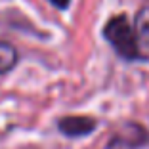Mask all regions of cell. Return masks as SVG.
I'll return each instance as SVG.
<instances>
[{
	"label": "cell",
	"instance_id": "obj_5",
	"mask_svg": "<svg viewBox=\"0 0 149 149\" xmlns=\"http://www.w3.org/2000/svg\"><path fill=\"white\" fill-rule=\"evenodd\" d=\"M134 33L141 44L149 46V6L141 8L134 17Z\"/></svg>",
	"mask_w": 149,
	"mask_h": 149
},
{
	"label": "cell",
	"instance_id": "obj_2",
	"mask_svg": "<svg viewBox=\"0 0 149 149\" xmlns=\"http://www.w3.org/2000/svg\"><path fill=\"white\" fill-rule=\"evenodd\" d=\"M149 141V132L143 124L128 120V123L118 124L113 130L109 138L107 149H136Z\"/></svg>",
	"mask_w": 149,
	"mask_h": 149
},
{
	"label": "cell",
	"instance_id": "obj_3",
	"mask_svg": "<svg viewBox=\"0 0 149 149\" xmlns=\"http://www.w3.org/2000/svg\"><path fill=\"white\" fill-rule=\"evenodd\" d=\"M97 128V123L92 117H82V115H69L61 117L57 120V130L67 138H82L92 134Z\"/></svg>",
	"mask_w": 149,
	"mask_h": 149
},
{
	"label": "cell",
	"instance_id": "obj_4",
	"mask_svg": "<svg viewBox=\"0 0 149 149\" xmlns=\"http://www.w3.org/2000/svg\"><path fill=\"white\" fill-rule=\"evenodd\" d=\"M17 61H19V54L15 50V46H12L6 40H0V77H4L10 71L15 69Z\"/></svg>",
	"mask_w": 149,
	"mask_h": 149
},
{
	"label": "cell",
	"instance_id": "obj_1",
	"mask_svg": "<svg viewBox=\"0 0 149 149\" xmlns=\"http://www.w3.org/2000/svg\"><path fill=\"white\" fill-rule=\"evenodd\" d=\"M103 36L111 44V48L126 61H138L141 59L140 40H138L134 27H130L126 15H115L103 27Z\"/></svg>",
	"mask_w": 149,
	"mask_h": 149
},
{
	"label": "cell",
	"instance_id": "obj_6",
	"mask_svg": "<svg viewBox=\"0 0 149 149\" xmlns=\"http://www.w3.org/2000/svg\"><path fill=\"white\" fill-rule=\"evenodd\" d=\"M48 2L57 10H67L71 6V0H48Z\"/></svg>",
	"mask_w": 149,
	"mask_h": 149
}]
</instances>
